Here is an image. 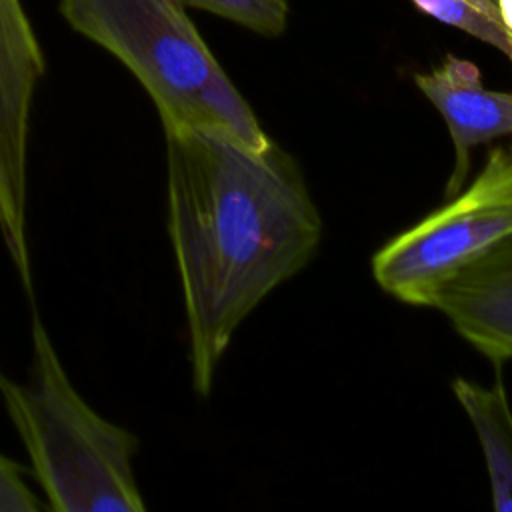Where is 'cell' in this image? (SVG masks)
Returning a JSON list of instances; mask_svg holds the SVG:
<instances>
[{"label":"cell","instance_id":"ba28073f","mask_svg":"<svg viewBox=\"0 0 512 512\" xmlns=\"http://www.w3.org/2000/svg\"><path fill=\"white\" fill-rule=\"evenodd\" d=\"M452 392L480 440L494 508L512 512V408L504 382L498 376L484 386L458 376Z\"/></svg>","mask_w":512,"mask_h":512},{"label":"cell","instance_id":"3957f363","mask_svg":"<svg viewBox=\"0 0 512 512\" xmlns=\"http://www.w3.org/2000/svg\"><path fill=\"white\" fill-rule=\"evenodd\" d=\"M60 12L138 78L162 126L220 128L252 148L270 142L182 0H60Z\"/></svg>","mask_w":512,"mask_h":512},{"label":"cell","instance_id":"277c9868","mask_svg":"<svg viewBox=\"0 0 512 512\" xmlns=\"http://www.w3.org/2000/svg\"><path fill=\"white\" fill-rule=\"evenodd\" d=\"M512 236V142L494 146L480 172L446 204L390 238L372 256V276L392 298L432 308L468 264Z\"/></svg>","mask_w":512,"mask_h":512},{"label":"cell","instance_id":"9c48e42d","mask_svg":"<svg viewBox=\"0 0 512 512\" xmlns=\"http://www.w3.org/2000/svg\"><path fill=\"white\" fill-rule=\"evenodd\" d=\"M434 20L458 28L496 48L512 64V34L500 22L496 8L482 0H410Z\"/></svg>","mask_w":512,"mask_h":512},{"label":"cell","instance_id":"6da1fadb","mask_svg":"<svg viewBox=\"0 0 512 512\" xmlns=\"http://www.w3.org/2000/svg\"><path fill=\"white\" fill-rule=\"evenodd\" d=\"M168 234L180 274L198 396L238 326L314 258L322 216L296 158L202 126H162Z\"/></svg>","mask_w":512,"mask_h":512},{"label":"cell","instance_id":"30bf717a","mask_svg":"<svg viewBox=\"0 0 512 512\" xmlns=\"http://www.w3.org/2000/svg\"><path fill=\"white\" fill-rule=\"evenodd\" d=\"M182 2L192 8L212 12L244 28H252L260 24L276 4V0H182Z\"/></svg>","mask_w":512,"mask_h":512},{"label":"cell","instance_id":"8fae6325","mask_svg":"<svg viewBox=\"0 0 512 512\" xmlns=\"http://www.w3.org/2000/svg\"><path fill=\"white\" fill-rule=\"evenodd\" d=\"M40 502L26 486L22 468L0 452V512H36Z\"/></svg>","mask_w":512,"mask_h":512},{"label":"cell","instance_id":"8992f818","mask_svg":"<svg viewBox=\"0 0 512 512\" xmlns=\"http://www.w3.org/2000/svg\"><path fill=\"white\" fill-rule=\"evenodd\" d=\"M414 84L442 116L452 140L454 166L444 188L450 198L466 184L472 150L512 136V92L486 88L480 68L454 54H446L432 70L414 74Z\"/></svg>","mask_w":512,"mask_h":512},{"label":"cell","instance_id":"7c38bea8","mask_svg":"<svg viewBox=\"0 0 512 512\" xmlns=\"http://www.w3.org/2000/svg\"><path fill=\"white\" fill-rule=\"evenodd\" d=\"M494 8L504 28L512 34V0H494Z\"/></svg>","mask_w":512,"mask_h":512},{"label":"cell","instance_id":"5bb4252c","mask_svg":"<svg viewBox=\"0 0 512 512\" xmlns=\"http://www.w3.org/2000/svg\"><path fill=\"white\" fill-rule=\"evenodd\" d=\"M0 376H2V374H0Z\"/></svg>","mask_w":512,"mask_h":512},{"label":"cell","instance_id":"7a4b0ae2","mask_svg":"<svg viewBox=\"0 0 512 512\" xmlns=\"http://www.w3.org/2000/svg\"><path fill=\"white\" fill-rule=\"evenodd\" d=\"M0 392L50 510H146L132 470L136 436L102 418L76 392L38 316L28 378L0 376Z\"/></svg>","mask_w":512,"mask_h":512},{"label":"cell","instance_id":"4fadbf2b","mask_svg":"<svg viewBox=\"0 0 512 512\" xmlns=\"http://www.w3.org/2000/svg\"><path fill=\"white\" fill-rule=\"evenodd\" d=\"M482 2H486V4H492V6H494V0H482Z\"/></svg>","mask_w":512,"mask_h":512},{"label":"cell","instance_id":"5b68a950","mask_svg":"<svg viewBox=\"0 0 512 512\" xmlns=\"http://www.w3.org/2000/svg\"><path fill=\"white\" fill-rule=\"evenodd\" d=\"M46 62L20 0H0V234L26 292L32 268L26 234L30 110Z\"/></svg>","mask_w":512,"mask_h":512},{"label":"cell","instance_id":"52a82bcc","mask_svg":"<svg viewBox=\"0 0 512 512\" xmlns=\"http://www.w3.org/2000/svg\"><path fill=\"white\" fill-rule=\"evenodd\" d=\"M432 308L498 370L512 360V236L462 268Z\"/></svg>","mask_w":512,"mask_h":512}]
</instances>
